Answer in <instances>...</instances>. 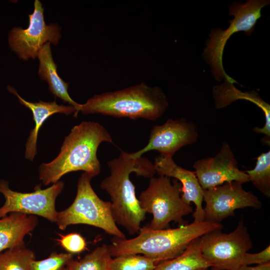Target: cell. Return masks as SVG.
I'll use <instances>...</instances> for the list:
<instances>
[{
  "label": "cell",
  "instance_id": "4316f807",
  "mask_svg": "<svg viewBox=\"0 0 270 270\" xmlns=\"http://www.w3.org/2000/svg\"><path fill=\"white\" fill-rule=\"evenodd\" d=\"M238 270H270V262L254 266H242Z\"/></svg>",
  "mask_w": 270,
  "mask_h": 270
},
{
  "label": "cell",
  "instance_id": "7402d4cb",
  "mask_svg": "<svg viewBox=\"0 0 270 270\" xmlns=\"http://www.w3.org/2000/svg\"><path fill=\"white\" fill-rule=\"evenodd\" d=\"M249 182L267 197L270 196V151L261 154L257 158L254 168L244 171Z\"/></svg>",
  "mask_w": 270,
  "mask_h": 270
},
{
  "label": "cell",
  "instance_id": "9a60e30c",
  "mask_svg": "<svg viewBox=\"0 0 270 270\" xmlns=\"http://www.w3.org/2000/svg\"><path fill=\"white\" fill-rule=\"evenodd\" d=\"M215 106L217 109L226 107L238 100H248L259 107L264 112L265 124L263 127L255 126L253 130L256 133L264 135L262 142L270 145V106L264 102L255 91L242 92L236 88L234 83L225 81L224 83L214 86L212 90Z\"/></svg>",
  "mask_w": 270,
  "mask_h": 270
},
{
  "label": "cell",
  "instance_id": "4fadbf2b",
  "mask_svg": "<svg viewBox=\"0 0 270 270\" xmlns=\"http://www.w3.org/2000/svg\"><path fill=\"white\" fill-rule=\"evenodd\" d=\"M194 172L203 189L225 182H249L247 174L238 168V161L228 142H224L214 157L196 160L193 165Z\"/></svg>",
  "mask_w": 270,
  "mask_h": 270
},
{
  "label": "cell",
  "instance_id": "cb8c5ba5",
  "mask_svg": "<svg viewBox=\"0 0 270 270\" xmlns=\"http://www.w3.org/2000/svg\"><path fill=\"white\" fill-rule=\"evenodd\" d=\"M73 259L70 253H56L52 252L46 258L30 262L31 270H61Z\"/></svg>",
  "mask_w": 270,
  "mask_h": 270
},
{
  "label": "cell",
  "instance_id": "52a82bcc",
  "mask_svg": "<svg viewBox=\"0 0 270 270\" xmlns=\"http://www.w3.org/2000/svg\"><path fill=\"white\" fill-rule=\"evenodd\" d=\"M182 184L178 180L171 182L164 176L150 178L147 188L138 200L146 213L152 214L150 222L146 225L152 230L166 228L170 222H184L183 217L192 212L193 208L181 198Z\"/></svg>",
  "mask_w": 270,
  "mask_h": 270
},
{
  "label": "cell",
  "instance_id": "7a4b0ae2",
  "mask_svg": "<svg viewBox=\"0 0 270 270\" xmlns=\"http://www.w3.org/2000/svg\"><path fill=\"white\" fill-rule=\"evenodd\" d=\"M104 142L114 143L110 134L100 124L82 122L74 126L66 137L57 157L40 166V180L44 184L48 185L72 172L82 170L92 178L98 175L100 164L96 152Z\"/></svg>",
  "mask_w": 270,
  "mask_h": 270
},
{
  "label": "cell",
  "instance_id": "d4e9b609",
  "mask_svg": "<svg viewBox=\"0 0 270 270\" xmlns=\"http://www.w3.org/2000/svg\"><path fill=\"white\" fill-rule=\"evenodd\" d=\"M60 238L57 240L60 246L68 253L72 254L82 252L86 248L84 238L79 234L70 233L60 234Z\"/></svg>",
  "mask_w": 270,
  "mask_h": 270
},
{
  "label": "cell",
  "instance_id": "3957f363",
  "mask_svg": "<svg viewBox=\"0 0 270 270\" xmlns=\"http://www.w3.org/2000/svg\"><path fill=\"white\" fill-rule=\"evenodd\" d=\"M222 228L220 223L207 220L192 222L178 228L156 230L144 226L140 228L139 234L135 238H114L108 248L112 257L142 254L160 263L180 255L194 240Z\"/></svg>",
  "mask_w": 270,
  "mask_h": 270
},
{
  "label": "cell",
  "instance_id": "7c38bea8",
  "mask_svg": "<svg viewBox=\"0 0 270 270\" xmlns=\"http://www.w3.org/2000/svg\"><path fill=\"white\" fill-rule=\"evenodd\" d=\"M198 136V130L194 123L184 118H170L163 124L154 126L147 144L130 155L136 158L146 152L156 150L161 155L172 156L182 148L196 143Z\"/></svg>",
  "mask_w": 270,
  "mask_h": 270
},
{
  "label": "cell",
  "instance_id": "6da1fadb",
  "mask_svg": "<svg viewBox=\"0 0 270 270\" xmlns=\"http://www.w3.org/2000/svg\"><path fill=\"white\" fill-rule=\"evenodd\" d=\"M110 174L100 184L110 198L111 210L116 224L124 228L130 234L139 232L146 212L140 206L136 194L135 186L130 174L151 178L156 173L154 164L142 156L133 158L130 153L121 151L120 156L108 162Z\"/></svg>",
  "mask_w": 270,
  "mask_h": 270
},
{
  "label": "cell",
  "instance_id": "ac0fdd59",
  "mask_svg": "<svg viewBox=\"0 0 270 270\" xmlns=\"http://www.w3.org/2000/svg\"><path fill=\"white\" fill-rule=\"evenodd\" d=\"M38 57L40 61L38 76L42 80L48 82L49 90L55 98L58 97L64 102H67L76 108V112L74 116L77 117L80 104L72 99L68 92L69 84L64 81L58 76L57 65L52 58L50 42H47L43 46Z\"/></svg>",
  "mask_w": 270,
  "mask_h": 270
},
{
  "label": "cell",
  "instance_id": "8fae6325",
  "mask_svg": "<svg viewBox=\"0 0 270 270\" xmlns=\"http://www.w3.org/2000/svg\"><path fill=\"white\" fill-rule=\"evenodd\" d=\"M242 184L232 182L203 189V201L206 203L205 220L220 223L234 216L236 210L248 207L260 208L262 203L258 198L244 190Z\"/></svg>",
  "mask_w": 270,
  "mask_h": 270
},
{
  "label": "cell",
  "instance_id": "83f0119b",
  "mask_svg": "<svg viewBox=\"0 0 270 270\" xmlns=\"http://www.w3.org/2000/svg\"><path fill=\"white\" fill-rule=\"evenodd\" d=\"M197 270H208V268H200V269H198Z\"/></svg>",
  "mask_w": 270,
  "mask_h": 270
},
{
  "label": "cell",
  "instance_id": "9c48e42d",
  "mask_svg": "<svg viewBox=\"0 0 270 270\" xmlns=\"http://www.w3.org/2000/svg\"><path fill=\"white\" fill-rule=\"evenodd\" d=\"M64 186V183L58 181L46 188L42 190L40 186H36L34 191L23 193L12 190L7 181L0 180V193L5 199L0 208V218L8 214L20 212L39 216L56 222V200Z\"/></svg>",
  "mask_w": 270,
  "mask_h": 270
},
{
  "label": "cell",
  "instance_id": "d6986e66",
  "mask_svg": "<svg viewBox=\"0 0 270 270\" xmlns=\"http://www.w3.org/2000/svg\"><path fill=\"white\" fill-rule=\"evenodd\" d=\"M210 265L203 258L200 238L193 240L178 256L158 263L154 270H197Z\"/></svg>",
  "mask_w": 270,
  "mask_h": 270
},
{
  "label": "cell",
  "instance_id": "ba28073f",
  "mask_svg": "<svg viewBox=\"0 0 270 270\" xmlns=\"http://www.w3.org/2000/svg\"><path fill=\"white\" fill-rule=\"evenodd\" d=\"M200 242L202 256L212 270H238L242 266L246 254L252 247L242 220L232 232L227 234L216 230L200 237Z\"/></svg>",
  "mask_w": 270,
  "mask_h": 270
},
{
  "label": "cell",
  "instance_id": "603a6c76",
  "mask_svg": "<svg viewBox=\"0 0 270 270\" xmlns=\"http://www.w3.org/2000/svg\"><path fill=\"white\" fill-rule=\"evenodd\" d=\"M158 264L144 255H121L112 259L110 270H154Z\"/></svg>",
  "mask_w": 270,
  "mask_h": 270
},
{
  "label": "cell",
  "instance_id": "8992f818",
  "mask_svg": "<svg viewBox=\"0 0 270 270\" xmlns=\"http://www.w3.org/2000/svg\"><path fill=\"white\" fill-rule=\"evenodd\" d=\"M270 3L268 0H248L244 3L234 2L229 7V14L234 16V19L229 21V26L224 30L220 28L212 30L203 56L210 64L216 80L236 82L225 72L224 68L222 55L226 44L235 32L242 31L246 35L250 36L262 16V9Z\"/></svg>",
  "mask_w": 270,
  "mask_h": 270
},
{
  "label": "cell",
  "instance_id": "277c9868",
  "mask_svg": "<svg viewBox=\"0 0 270 270\" xmlns=\"http://www.w3.org/2000/svg\"><path fill=\"white\" fill-rule=\"evenodd\" d=\"M168 106L167 97L159 86L144 82L114 92L95 94L80 104L84 114H100L116 118L155 120Z\"/></svg>",
  "mask_w": 270,
  "mask_h": 270
},
{
  "label": "cell",
  "instance_id": "5bb4252c",
  "mask_svg": "<svg viewBox=\"0 0 270 270\" xmlns=\"http://www.w3.org/2000/svg\"><path fill=\"white\" fill-rule=\"evenodd\" d=\"M156 173L159 176L172 177L182 184L181 198L183 202L190 205H195L192 214L193 222H200L205 220V214L202 207L204 190L202 188L194 172L182 168L174 162L170 156L160 155L154 163Z\"/></svg>",
  "mask_w": 270,
  "mask_h": 270
},
{
  "label": "cell",
  "instance_id": "484cf974",
  "mask_svg": "<svg viewBox=\"0 0 270 270\" xmlns=\"http://www.w3.org/2000/svg\"><path fill=\"white\" fill-rule=\"evenodd\" d=\"M270 262V246L268 245L261 252L250 254L247 252L244 257L242 266L252 264H262Z\"/></svg>",
  "mask_w": 270,
  "mask_h": 270
},
{
  "label": "cell",
  "instance_id": "44dd1931",
  "mask_svg": "<svg viewBox=\"0 0 270 270\" xmlns=\"http://www.w3.org/2000/svg\"><path fill=\"white\" fill-rule=\"evenodd\" d=\"M34 260V252L24 246L8 249L0 253V270H31Z\"/></svg>",
  "mask_w": 270,
  "mask_h": 270
},
{
  "label": "cell",
  "instance_id": "5b68a950",
  "mask_svg": "<svg viewBox=\"0 0 270 270\" xmlns=\"http://www.w3.org/2000/svg\"><path fill=\"white\" fill-rule=\"evenodd\" d=\"M92 177L84 172L78 179L76 196L72 204L58 212L56 224L61 230L71 224H84L104 230L114 238L124 239L112 216L110 202L101 200L93 190Z\"/></svg>",
  "mask_w": 270,
  "mask_h": 270
},
{
  "label": "cell",
  "instance_id": "30bf717a",
  "mask_svg": "<svg viewBox=\"0 0 270 270\" xmlns=\"http://www.w3.org/2000/svg\"><path fill=\"white\" fill-rule=\"evenodd\" d=\"M44 11L41 2L35 0L34 12L28 15V28H14L9 32L10 47L22 60L35 59L47 42L56 46L58 43L60 28L57 24H46Z\"/></svg>",
  "mask_w": 270,
  "mask_h": 270
},
{
  "label": "cell",
  "instance_id": "ffe728a7",
  "mask_svg": "<svg viewBox=\"0 0 270 270\" xmlns=\"http://www.w3.org/2000/svg\"><path fill=\"white\" fill-rule=\"evenodd\" d=\"M112 259L108 246L103 244L79 260H70L66 266L68 270H110Z\"/></svg>",
  "mask_w": 270,
  "mask_h": 270
},
{
  "label": "cell",
  "instance_id": "e0dca14e",
  "mask_svg": "<svg viewBox=\"0 0 270 270\" xmlns=\"http://www.w3.org/2000/svg\"><path fill=\"white\" fill-rule=\"evenodd\" d=\"M38 224L34 215L12 212L0 218V253L24 246V238Z\"/></svg>",
  "mask_w": 270,
  "mask_h": 270
},
{
  "label": "cell",
  "instance_id": "f1b7e54d",
  "mask_svg": "<svg viewBox=\"0 0 270 270\" xmlns=\"http://www.w3.org/2000/svg\"><path fill=\"white\" fill-rule=\"evenodd\" d=\"M61 270H68L66 268H64Z\"/></svg>",
  "mask_w": 270,
  "mask_h": 270
},
{
  "label": "cell",
  "instance_id": "2e32d148",
  "mask_svg": "<svg viewBox=\"0 0 270 270\" xmlns=\"http://www.w3.org/2000/svg\"><path fill=\"white\" fill-rule=\"evenodd\" d=\"M8 88L10 92L17 96L22 104L28 108L32 113L34 126L30 132L26 144L25 151V158L32 160L36 154V142L38 132L44 122L54 114L61 113L68 115L74 113V114L76 110L70 105L58 104L56 100L52 102L41 100L36 102H29L22 98L12 87L8 86Z\"/></svg>",
  "mask_w": 270,
  "mask_h": 270
}]
</instances>
